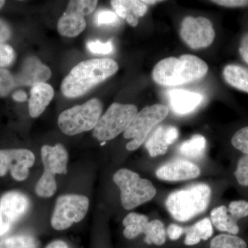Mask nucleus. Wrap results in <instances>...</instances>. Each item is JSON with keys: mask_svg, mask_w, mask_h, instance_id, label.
I'll return each instance as SVG.
<instances>
[{"mask_svg": "<svg viewBox=\"0 0 248 248\" xmlns=\"http://www.w3.org/2000/svg\"><path fill=\"white\" fill-rule=\"evenodd\" d=\"M5 4V1H3V0H0V9L4 6Z\"/></svg>", "mask_w": 248, "mask_h": 248, "instance_id": "45", "label": "nucleus"}, {"mask_svg": "<svg viewBox=\"0 0 248 248\" xmlns=\"http://www.w3.org/2000/svg\"><path fill=\"white\" fill-rule=\"evenodd\" d=\"M13 98L16 102H24L27 100V94L24 91H17L14 93Z\"/></svg>", "mask_w": 248, "mask_h": 248, "instance_id": "43", "label": "nucleus"}, {"mask_svg": "<svg viewBox=\"0 0 248 248\" xmlns=\"http://www.w3.org/2000/svg\"><path fill=\"white\" fill-rule=\"evenodd\" d=\"M97 3V0H74L69 1L66 10L78 13L85 17L92 14L95 9Z\"/></svg>", "mask_w": 248, "mask_h": 248, "instance_id": "31", "label": "nucleus"}, {"mask_svg": "<svg viewBox=\"0 0 248 248\" xmlns=\"http://www.w3.org/2000/svg\"><path fill=\"white\" fill-rule=\"evenodd\" d=\"M210 221L218 231L226 232V234H239V222L231 216L226 205L214 208L210 213Z\"/></svg>", "mask_w": 248, "mask_h": 248, "instance_id": "20", "label": "nucleus"}, {"mask_svg": "<svg viewBox=\"0 0 248 248\" xmlns=\"http://www.w3.org/2000/svg\"><path fill=\"white\" fill-rule=\"evenodd\" d=\"M119 69L118 63L112 59H92L80 62L62 83L65 97L76 98L113 76Z\"/></svg>", "mask_w": 248, "mask_h": 248, "instance_id": "1", "label": "nucleus"}, {"mask_svg": "<svg viewBox=\"0 0 248 248\" xmlns=\"http://www.w3.org/2000/svg\"><path fill=\"white\" fill-rule=\"evenodd\" d=\"M185 233V228L176 224H170L167 229V234L172 241H177Z\"/></svg>", "mask_w": 248, "mask_h": 248, "instance_id": "39", "label": "nucleus"}, {"mask_svg": "<svg viewBox=\"0 0 248 248\" xmlns=\"http://www.w3.org/2000/svg\"><path fill=\"white\" fill-rule=\"evenodd\" d=\"M210 248H248L246 240L239 235L221 234L212 239Z\"/></svg>", "mask_w": 248, "mask_h": 248, "instance_id": "27", "label": "nucleus"}, {"mask_svg": "<svg viewBox=\"0 0 248 248\" xmlns=\"http://www.w3.org/2000/svg\"><path fill=\"white\" fill-rule=\"evenodd\" d=\"M212 2L229 9H248V0H215Z\"/></svg>", "mask_w": 248, "mask_h": 248, "instance_id": "38", "label": "nucleus"}, {"mask_svg": "<svg viewBox=\"0 0 248 248\" xmlns=\"http://www.w3.org/2000/svg\"><path fill=\"white\" fill-rule=\"evenodd\" d=\"M110 3L117 16L125 19L132 27H136L138 18L143 17L148 11L146 5L138 0H113Z\"/></svg>", "mask_w": 248, "mask_h": 248, "instance_id": "17", "label": "nucleus"}, {"mask_svg": "<svg viewBox=\"0 0 248 248\" xmlns=\"http://www.w3.org/2000/svg\"><path fill=\"white\" fill-rule=\"evenodd\" d=\"M237 51L240 58L248 67V27L240 36Z\"/></svg>", "mask_w": 248, "mask_h": 248, "instance_id": "37", "label": "nucleus"}, {"mask_svg": "<svg viewBox=\"0 0 248 248\" xmlns=\"http://www.w3.org/2000/svg\"><path fill=\"white\" fill-rule=\"evenodd\" d=\"M89 208V200L86 196L76 194L60 196L52 215V227L58 231L68 229L73 223L84 219Z\"/></svg>", "mask_w": 248, "mask_h": 248, "instance_id": "8", "label": "nucleus"}, {"mask_svg": "<svg viewBox=\"0 0 248 248\" xmlns=\"http://www.w3.org/2000/svg\"><path fill=\"white\" fill-rule=\"evenodd\" d=\"M102 110V102L97 98H93L82 105L63 111L58 117L59 128L68 136L94 130Z\"/></svg>", "mask_w": 248, "mask_h": 248, "instance_id": "4", "label": "nucleus"}, {"mask_svg": "<svg viewBox=\"0 0 248 248\" xmlns=\"http://www.w3.org/2000/svg\"><path fill=\"white\" fill-rule=\"evenodd\" d=\"M211 192L207 184H194L170 194L166 200V208L177 221H190L208 208Z\"/></svg>", "mask_w": 248, "mask_h": 248, "instance_id": "3", "label": "nucleus"}, {"mask_svg": "<svg viewBox=\"0 0 248 248\" xmlns=\"http://www.w3.org/2000/svg\"><path fill=\"white\" fill-rule=\"evenodd\" d=\"M148 223V217L146 215L135 213L128 214L123 221L124 237L132 240L140 234H145Z\"/></svg>", "mask_w": 248, "mask_h": 248, "instance_id": "22", "label": "nucleus"}, {"mask_svg": "<svg viewBox=\"0 0 248 248\" xmlns=\"http://www.w3.org/2000/svg\"><path fill=\"white\" fill-rule=\"evenodd\" d=\"M11 36V30L9 24L0 19V43L9 40Z\"/></svg>", "mask_w": 248, "mask_h": 248, "instance_id": "40", "label": "nucleus"}, {"mask_svg": "<svg viewBox=\"0 0 248 248\" xmlns=\"http://www.w3.org/2000/svg\"><path fill=\"white\" fill-rule=\"evenodd\" d=\"M186 238L184 244L192 246L198 244L202 240L207 241L213 234V223L210 218H205L197 222L194 226L185 228Z\"/></svg>", "mask_w": 248, "mask_h": 248, "instance_id": "21", "label": "nucleus"}, {"mask_svg": "<svg viewBox=\"0 0 248 248\" xmlns=\"http://www.w3.org/2000/svg\"><path fill=\"white\" fill-rule=\"evenodd\" d=\"M166 128L167 125H159L147 140L145 146L153 157L165 154L170 146L166 135Z\"/></svg>", "mask_w": 248, "mask_h": 248, "instance_id": "23", "label": "nucleus"}, {"mask_svg": "<svg viewBox=\"0 0 248 248\" xmlns=\"http://www.w3.org/2000/svg\"><path fill=\"white\" fill-rule=\"evenodd\" d=\"M54 97V89L46 83H39L32 86L29 100L31 117L36 118L43 113Z\"/></svg>", "mask_w": 248, "mask_h": 248, "instance_id": "16", "label": "nucleus"}, {"mask_svg": "<svg viewBox=\"0 0 248 248\" xmlns=\"http://www.w3.org/2000/svg\"><path fill=\"white\" fill-rule=\"evenodd\" d=\"M87 48L90 52L100 55H108L114 51L112 42L108 41L107 43H103L99 40L89 41L87 43Z\"/></svg>", "mask_w": 248, "mask_h": 248, "instance_id": "35", "label": "nucleus"}, {"mask_svg": "<svg viewBox=\"0 0 248 248\" xmlns=\"http://www.w3.org/2000/svg\"><path fill=\"white\" fill-rule=\"evenodd\" d=\"M169 113V108L164 104H154L142 109L124 133V138L133 140L127 143L126 149L133 151L140 148L155 126L165 120Z\"/></svg>", "mask_w": 248, "mask_h": 248, "instance_id": "7", "label": "nucleus"}, {"mask_svg": "<svg viewBox=\"0 0 248 248\" xmlns=\"http://www.w3.org/2000/svg\"><path fill=\"white\" fill-rule=\"evenodd\" d=\"M113 181L121 192V202L125 210H132L149 202L156 195L151 181L142 179L138 173L120 169L113 175Z\"/></svg>", "mask_w": 248, "mask_h": 248, "instance_id": "5", "label": "nucleus"}, {"mask_svg": "<svg viewBox=\"0 0 248 248\" xmlns=\"http://www.w3.org/2000/svg\"><path fill=\"white\" fill-rule=\"evenodd\" d=\"M143 1V3H144L145 4H156V2H158L159 1H146V0H145V1Z\"/></svg>", "mask_w": 248, "mask_h": 248, "instance_id": "44", "label": "nucleus"}, {"mask_svg": "<svg viewBox=\"0 0 248 248\" xmlns=\"http://www.w3.org/2000/svg\"><path fill=\"white\" fill-rule=\"evenodd\" d=\"M11 222L3 215L0 209V237L6 234L11 228Z\"/></svg>", "mask_w": 248, "mask_h": 248, "instance_id": "41", "label": "nucleus"}, {"mask_svg": "<svg viewBox=\"0 0 248 248\" xmlns=\"http://www.w3.org/2000/svg\"><path fill=\"white\" fill-rule=\"evenodd\" d=\"M206 148V140L201 135H195L190 140L184 141L179 146L181 154L187 157L198 159L203 156Z\"/></svg>", "mask_w": 248, "mask_h": 248, "instance_id": "24", "label": "nucleus"}, {"mask_svg": "<svg viewBox=\"0 0 248 248\" xmlns=\"http://www.w3.org/2000/svg\"><path fill=\"white\" fill-rule=\"evenodd\" d=\"M57 190L55 176L43 172L35 187V192L41 197L48 198L55 195Z\"/></svg>", "mask_w": 248, "mask_h": 248, "instance_id": "28", "label": "nucleus"}, {"mask_svg": "<svg viewBox=\"0 0 248 248\" xmlns=\"http://www.w3.org/2000/svg\"><path fill=\"white\" fill-rule=\"evenodd\" d=\"M231 146L241 155H248V124L236 129L231 138Z\"/></svg>", "mask_w": 248, "mask_h": 248, "instance_id": "29", "label": "nucleus"}, {"mask_svg": "<svg viewBox=\"0 0 248 248\" xmlns=\"http://www.w3.org/2000/svg\"><path fill=\"white\" fill-rule=\"evenodd\" d=\"M86 27V22L84 16L67 10L59 19L58 24L59 33L68 37L79 35Z\"/></svg>", "mask_w": 248, "mask_h": 248, "instance_id": "18", "label": "nucleus"}, {"mask_svg": "<svg viewBox=\"0 0 248 248\" xmlns=\"http://www.w3.org/2000/svg\"><path fill=\"white\" fill-rule=\"evenodd\" d=\"M208 71V65L202 59L186 54L161 60L153 69V78L161 86H176L202 79Z\"/></svg>", "mask_w": 248, "mask_h": 248, "instance_id": "2", "label": "nucleus"}, {"mask_svg": "<svg viewBox=\"0 0 248 248\" xmlns=\"http://www.w3.org/2000/svg\"><path fill=\"white\" fill-rule=\"evenodd\" d=\"M94 22L97 26L114 25L118 22V16L109 10H100L96 14Z\"/></svg>", "mask_w": 248, "mask_h": 248, "instance_id": "34", "label": "nucleus"}, {"mask_svg": "<svg viewBox=\"0 0 248 248\" xmlns=\"http://www.w3.org/2000/svg\"><path fill=\"white\" fill-rule=\"evenodd\" d=\"M17 87L15 76L4 68H0V97H4Z\"/></svg>", "mask_w": 248, "mask_h": 248, "instance_id": "32", "label": "nucleus"}, {"mask_svg": "<svg viewBox=\"0 0 248 248\" xmlns=\"http://www.w3.org/2000/svg\"><path fill=\"white\" fill-rule=\"evenodd\" d=\"M233 175L237 185L248 192V155H241L238 159Z\"/></svg>", "mask_w": 248, "mask_h": 248, "instance_id": "30", "label": "nucleus"}, {"mask_svg": "<svg viewBox=\"0 0 248 248\" xmlns=\"http://www.w3.org/2000/svg\"><path fill=\"white\" fill-rule=\"evenodd\" d=\"M51 77V71L38 58L31 57L23 63L22 70L15 76L16 84L19 86H34L45 83Z\"/></svg>", "mask_w": 248, "mask_h": 248, "instance_id": "12", "label": "nucleus"}, {"mask_svg": "<svg viewBox=\"0 0 248 248\" xmlns=\"http://www.w3.org/2000/svg\"><path fill=\"white\" fill-rule=\"evenodd\" d=\"M223 77L228 85L238 91L248 93V67L229 63L223 70Z\"/></svg>", "mask_w": 248, "mask_h": 248, "instance_id": "19", "label": "nucleus"}, {"mask_svg": "<svg viewBox=\"0 0 248 248\" xmlns=\"http://www.w3.org/2000/svg\"><path fill=\"white\" fill-rule=\"evenodd\" d=\"M201 170L197 165L184 159L169 161L156 170V177L169 182H180L195 179L200 176Z\"/></svg>", "mask_w": 248, "mask_h": 248, "instance_id": "11", "label": "nucleus"}, {"mask_svg": "<svg viewBox=\"0 0 248 248\" xmlns=\"http://www.w3.org/2000/svg\"><path fill=\"white\" fill-rule=\"evenodd\" d=\"M29 206V200L27 196L16 191L6 192L0 200V209L11 223L20 218L27 211Z\"/></svg>", "mask_w": 248, "mask_h": 248, "instance_id": "15", "label": "nucleus"}, {"mask_svg": "<svg viewBox=\"0 0 248 248\" xmlns=\"http://www.w3.org/2000/svg\"><path fill=\"white\" fill-rule=\"evenodd\" d=\"M35 161V155L29 150H0V177L10 171L14 179L22 182L29 177V169Z\"/></svg>", "mask_w": 248, "mask_h": 248, "instance_id": "10", "label": "nucleus"}, {"mask_svg": "<svg viewBox=\"0 0 248 248\" xmlns=\"http://www.w3.org/2000/svg\"><path fill=\"white\" fill-rule=\"evenodd\" d=\"M41 156L45 169L44 172L53 176L66 174L68 153L61 143L54 146H42Z\"/></svg>", "mask_w": 248, "mask_h": 248, "instance_id": "13", "label": "nucleus"}, {"mask_svg": "<svg viewBox=\"0 0 248 248\" xmlns=\"http://www.w3.org/2000/svg\"><path fill=\"white\" fill-rule=\"evenodd\" d=\"M182 40L192 49L206 48L215 40V31L210 19L203 17L184 18L180 29Z\"/></svg>", "mask_w": 248, "mask_h": 248, "instance_id": "9", "label": "nucleus"}, {"mask_svg": "<svg viewBox=\"0 0 248 248\" xmlns=\"http://www.w3.org/2000/svg\"><path fill=\"white\" fill-rule=\"evenodd\" d=\"M45 248H69L66 241L62 240H55L47 245Z\"/></svg>", "mask_w": 248, "mask_h": 248, "instance_id": "42", "label": "nucleus"}, {"mask_svg": "<svg viewBox=\"0 0 248 248\" xmlns=\"http://www.w3.org/2000/svg\"><path fill=\"white\" fill-rule=\"evenodd\" d=\"M170 106L174 113L185 115L200 105L203 97L200 93L183 89L170 90L168 93Z\"/></svg>", "mask_w": 248, "mask_h": 248, "instance_id": "14", "label": "nucleus"}, {"mask_svg": "<svg viewBox=\"0 0 248 248\" xmlns=\"http://www.w3.org/2000/svg\"><path fill=\"white\" fill-rule=\"evenodd\" d=\"M138 113V108L133 104L113 103L99 119L93 137L102 142L113 140L126 130Z\"/></svg>", "mask_w": 248, "mask_h": 248, "instance_id": "6", "label": "nucleus"}, {"mask_svg": "<svg viewBox=\"0 0 248 248\" xmlns=\"http://www.w3.org/2000/svg\"><path fill=\"white\" fill-rule=\"evenodd\" d=\"M228 212L231 216L239 222L240 220L248 217V201H232L228 207Z\"/></svg>", "mask_w": 248, "mask_h": 248, "instance_id": "33", "label": "nucleus"}, {"mask_svg": "<svg viewBox=\"0 0 248 248\" xmlns=\"http://www.w3.org/2000/svg\"><path fill=\"white\" fill-rule=\"evenodd\" d=\"M16 53L9 45L0 43V67L9 66L14 62Z\"/></svg>", "mask_w": 248, "mask_h": 248, "instance_id": "36", "label": "nucleus"}, {"mask_svg": "<svg viewBox=\"0 0 248 248\" xmlns=\"http://www.w3.org/2000/svg\"><path fill=\"white\" fill-rule=\"evenodd\" d=\"M144 242L148 245L162 246L166 241V232L164 223L158 219L149 221L146 232Z\"/></svg>", "mask_w": 248, "mask_h": 248, "instance_id": "25", "label": "nucleus"}, {"mask_svg": "<svg viewBox=\"0 0 248 248\" xmlns=\"http://www.w3.org/2000/svg\"><path fill=\"white\" fill-rule=\"evenodd\" d=\"M0 248H40V244L31 235L18 234L0 239Z\"/></svg>", "mask_w": 248, "mask_h": 248, "instance_id": "26", "label": "nucleus"}]
</instances>
